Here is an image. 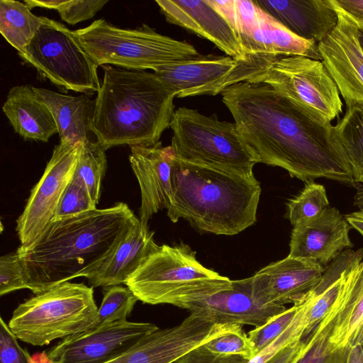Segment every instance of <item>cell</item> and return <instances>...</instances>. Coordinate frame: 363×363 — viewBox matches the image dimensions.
Instances as JSON below:
<instances>
[{
    "mask_svg": "<svg viewBox=\"0 0 363 363\" xmlns=\"http://www.w3.org/2000/svg\"><path fill=\"white\" fill-rule=\"evenodd\" d=\"M153 236L154 232L135 217L112 252L88 276L91 286L105 288L125 284L150 256L160 249Z\"/></svg>",
    "mask_w": 363,
    "mask_h": 363,
    "instance_id": "44dd1931",
    "label": "cell"
},
{
    "mask_svg": "<svg viewBox=\"0 0 363 363\" xmlns=\"http://www.w3.org/2000/svg\"><path fill=\"white\" fill-rule=\"evenodd\" d=\"M270 85L301 110L330 122L339 118V90L320 60L303 56H279L249 81Z\"/></svg>",
    "mask_w": 363,
    "mask_h": 363,
    "instance_id": "30bf717a",
    "label": "cell"
},
{
    "mask_svg": "<svg viewBox=\"0 0 363 363\" xmlns=\"http://www.w3.org/2000/svg\"><path fill=\"white\" fill-rule=\"evenodd\" d=\"M232 284L230 289L189 303L184 309L206 316L218 324L255 328L286 309L284 306H263L257 302L251 294L250 277L232 280Z\"/></svg>",
    "mask_w": 363,
    "mask_h": 363,
    "instance_id": "ffe728a7",
    "label": "cell"
},
{
    "mask_svg": "<svg viewBox=\"0 0 363 363\" xmlns=\"http://www.w3.org/2000/svg\"><path fill=\"white\" fill-rule=\"evenodd\" d=\"M23 289H28V285L17 252L1 256L0 258V295L4 296Z\"/></svg>",
    "mask_w": 363,
    "mask_h": 363,
    "instance_id": "d590c367",
    "label": "cell"
},
{
    "mask_svg": "<svg viewBox=\"0 0 363 363\" xmlns=\"http://www.w3.org/2000/svg\"><path fill=\"white\" fill-rule=\"evenodd\" d=\"M63 0L51 1H38V0H25L24 3L30 9L34 7H40L50 9H57Z\"/></svg>",
    "mask_w": 363,
    "mask_h": 363,
    "instance_id": "7bdbcfd3",
    "label": "cell"
},
{
    "mask_svg": "<svg viewBox=\"0 0 363 363\" xmlns=\"http://www.w3.org/2000/svg\"><path fill=\"white\" fill-rule=\"evenodd\" d=\"M123 202L50 223L28 247L16 250L28 289L35 294L96 271L135 218Z\"/></svg>",
    "mask_w": 363,
    "mask_h": 363,
    "instance_id": "7a4b0ae2",
    "label": "cell"
},
{
    "mask_svg": "<svg viewBox=\"0 0 363 363\" xmlns=\"http://www.w3.org/2000/svg\"><path fill=\"white\" fill-rule=\"evenodd\" d=\"M172 202L167 216L188 221L196 230L234 235L257 221L259 182L174 157Z\"/></svg>",
    "mask_w": 363,
    "mask_h": 363,
    "instance_id": "277c9868",
    "label": "cell"
},
{
    "mask_svg": "<svg viewBox=\"0 0 363 363\" xmlns=\"http://www.w3.org/2000/svg\"><path fill=\"white\" fill-rule=\"evenodd\" d=\"M276 57L250 55L245 60H237L229 56L199 55L162 65L153 73L177 98L215 96L233 84L249 81Z\"/></svg>",
    "mask_w": 363,
    "mask_h": 363,
    "instance_id": "8fae6325",
    "label": "cell"
},
{
    "mask_svg": "<svg viewBox=\"0 0 363 363\" xmlns=\"http://www.w3.org/2000/svg\"><path fill=\"white\" fill-rule=\"evenodd\" d=\"M347 363H363L362 345H356L350 347Z\"/></svg>",
    "mask_w": 363,
    "mask_h": 363,
    "instance_id": "ee69618b",
    "label": "cell"
},
{
    "mask_svg": "<svg viewBox=\"0 0 363 363\" xmlns=\"http://www.w3.org/2000/svg\"><path fill=\"white\" fill-rule=\"evenodd\" d=\"M332 5L337 13V22L318 43L321 62L347 108H363V50L359 41V30L342 11Z\"/></svg>",
    "mask_w": 363,
    "mask_h": 363,
    "instance_id": "9a60e30c",
    "label": "cell"
},
{
    "mask_svg": "<svg viewBox=\"0 0 363 363\" xmlns=\"http://www.w3.org/2000/svg\"><path fill=\"white\" fill-rule=\"evenodd\" d=\"M361 211H362V212H363V210H361Z\"/></svg>",
    "mask_w": 363,
    "mask_h": 363,
    "instance_id": "681fc988",
    "label": "cell"
},
{
    "mask_svg": "<svg viewBox=\"0 0 363 363\" xmlns=\"http://www.w3.org/2000/svg\"><path fill=\"white\" fill-rule=\"evenodd\" d=\"M82 143L60 141L54 147L43 176L33 188L25 208L16 220L21 247H28L51 223L62 196L73 177Z\"/></svg>",
    "mask_w": 363,
    "mask_h": 363,
    "instance_id": "7c38bea8",
    "label": "cell"
},
{
    "mask_svg": "<svg viewBox=\"0 0 363 363\" xmlns=\"http://www.w3.org/2000/svg\"><path fill=\"white\" fill-rule=\"evenodd\" d=\"M220 94L259 163L284 169L306 184L325 178L358 189L331 123L308 114L267 84L241 82Z\"/></svg>",
    "mask_w": 363,
    "mask_h": 363,
    "instance_id": "6da1fadb",
    "label": "cell"
},
{
    "mask_svg": "<svg viewBox=\"0 0 363 363\" xmlns=\"http://www.w3.org/2000/svg\"><path fill=\"white\" fill-rule=\"evenodd\" d=\"M331 3L342 11L363 33V0H330Z\"/></svg>",
    "mask_w": 363,
    "mask_h": 363,
    "instance_id": "ab89813d",
    "label": "cell"
},
{
    "mask_svg": "<svg viewBox=\"0 0 363 363\" xmlns=\"http://www.w3.org/2000/svg\"><path fill=\"white\" fill-rule=\"evenodd\" d=\"M2 111L14 131L26 140L46 143L58 133L49 108L32 86H13L6 96Z\"/></svg>",
    "mask_w": 363,
    "mask_h": 363,
    "instance_id": "603a6c76",
    "label": "cell"
},
{
    "mask_svg": "<svg viewBox=\"0 0 363 363\" xmlns=\"http://www.w3.org/2000/svg\"><path fill=\"white\" fill-rule=\"evenodd\" d=\"M333 128L350 163L354 182L363 184V108H347Z\"/></svg>",
    "mask_w": 363,
    "mask_h": 363,
    "instance_id": "83f0119b",
    "label": "cell"
},
{
    "mask_svg": "<svg viewBox=\"0 0 363 363\" xmlns=\"http://www.w3.org/2000/svg\"><path fill=\"white\" fill-rule=\"evenodd\" d=\"M102 67L93 124L96 141L105 150L160 142L175 111V94L153 72Z\"/></svg>",
    "mask_w": 363,
    "mask_h": 363,
    "instance_id": "3957f363",
    "label": "cell"
},
{
    "mask_svg": "<svg viewBox=\"0 0 363 363\" xmlns=\"http://www.w3.org/2000/svg\"><path fill=\"white\" fill-rule=\"evenodd\" d=\"M354 206L357 207L359 211L363 210V188L357 189L354 196Z\"/></svg>",
    "mask_w": 363,
    "mask_h": 363,
    "instance_id": "f6af8a7d",
    "label": "cell"
},
{
    "mask_svg": "<svg viewBox=\"0 0 363 363\" xmlns=\"http://www.w3.org/2000/svg\"><path fill=\"white\" fill-rule=\"evenodd\" d=\"M352 227L335 207L293 227L289 256L314 261L327 268L342 252L354 246Z\"/></svg>",
    "mask_w": 363,
    "mask_h": 363,
    "instance_id": "e0dca14e",
    "label": "cell"
},
{
    "mask_svg": "<svg viewBox=\"0 0 363 363\" xmlns=\"http://www.w3.org/2000/svg\"><path fill=\"white\" fill-rule=\"evenodd\" d=\"M167 21L202 37L237 60H245L236 33L211 0H157Z\"/></svg>",
    "mask_w": 363,
    "mask_h": 363,
    "instance_id": "d6986e66",
    "label": "cell"
},
{
    "mask_svg": "<svg viewBox=\"0 0 363 363\" xmlns=\"http://www.w3.org/2000/svg\"><path fill=\"white\" fill-rule=\"evenodd\" d=\"M96 208L87 191L72 181L65 190L51 222L63 220Z\"/></svg>",
    "mask_w": 363,
    "mask_h": 363,
    "instance_id": "e575fe53",
    "label": "cell"
},
{
    "mask_svg": "<svg viewBox=\"0 0 363 363\" xmlns=\"http://www.w3.org/2000/svg\"><path fill=\"white\" fill-rule=\"evenodd\" d=\"M294 304L283 312L272 316L264 324L255 328L248 333L256 354L277 338L291 323L300 308Z\"/></svg>",
    "mask_w": 363,
    "mask_h": 363,
    "instance_id": "836d02e7",
    "label": "cell"
},
{
    "mask_svg": "<svg viewBox=\"0 0 363 363\" xmlns=\"http://www.w3.org/2000/svg\"><path fill=\"white\" fill-rule=\"evenodd\" d=\"M330 203L323 185L314 182L304 188L286 203V216L293 227L320 214Z\"/></svg>",
    "mask_w": 363,
    "mask_h": 363,
    "instance_id": "f546056e",
    "label": "cell"
},
{
    "mask_svg": "<svg viewBox=\"0 0 363 363\" xmlns=\"http://www.w3.org/2000/svg\"><path fill=\"white\" fill-rule=\"evenodd\" d=\"M104 296L98 308L96 328L126 320L138 298L128 287L119 285L104 289Z\"/></svg>",
    "mask_w": 363,
    "mask_h": 363,
    "instance_id": "4dcf8cb0",
    "label": "cell"
},
{
    "mask_svg": "<svg viewBox=\"0 0 363 363\" xmlns=\"http://www.w3.org/2000/svg\"><path fill=\"white\" fill-rule=\"evenodd\" d=\"M239 328L237 324H218L206 316L191 313L180 324L157 328L105 363H175L193 349Z\"/></svg>",
    "mask_w": 363,
    "mask_h": 363,
    "instance_id": "4fadbf2b",
    "label": "cell"
},
{
    "mask_svg": "<svg viewBox=\"0 0 363 363\" xmlns=\"http://www.w3.org/2000/svg\"><path fill=\"white\" fill-rule=\"evenodd\" d=\"M97 313L93 287L66 281L21 303L8 325L18 340L42 347L95 328Z\"/></svg>",
    "mask_w": 363,
    "mask_h": 363,
    "instance_id": "8992f818",
    "label": "cell"
},
{
    "mask_svg": "<svg viewBox=\"0 0 363 363\" xmlns=\"http://www.w3.org/2000/svg\"><path fill=\"white\" fill-rule=\"evenodd\" d=\"M344 287L328 313L304 339L302 352L295 363H347L350 347H337L330 337L341 308Z\"/></svg>",
    "mask_w": 363,
    "mask_h": 363,
    "instance_id": "d4e9b609",
    "label": "cell"
},
{
    "mask_svg": "<svg viewBox=\"0 0 363 363\" xmlns=\"http://www.w3.org/2000/svg\"><path fill=\"white\" fill-rule=\"evenodd\" d=\"M35 36L18 55L56 86L76 92H98V65L63 23L43 17Z\"/></svg>",
    "mask_w": 363,
    "mask_h": 363,
    "instance_id": "9c48e42d",
    "label": "cell"
},
{
    "mask_svg": "<svg viewBox=\"0 0 363 363\" xmlns=\"http://www.w3.org/2000/svg\"><path fill=\"white\" fill-rule=\"evenodd\" d=\"M18 338L0 318V363H32L33 357L21 347Z\"/></svg>",
    "mask_w": 363,
    "mask_h": 363,
    "instance_id": "74e56055",
    "label": "cell"
},
{
    "mask_svg": "<svg viewBox=\"0 0 363 363\" xmlns=\"http://www.w3.org/2000/svg\"><path fill=\"white\" fill-rule=\"evenodd\" d=\"M325 269L314 261L288 255L250 277L252 296L263 306L300 303L318 285Z\"/></svg>",
    "mask_w": 363,
    "mask_h": 363,
    "instance_id": "2e32d148",
    "label": "cell"
},
{
    "mask_svg": "<svg viewBox=\"0 0 363 363\" xmlns=\"http://www.w3.org/2000/svg\"><path fill=\"white\" fill-rule=\"evenodd\" d=\"M33 87L49 108L55 121L60 141L77 145L89 140L93 133L95 100L86 94L72 96Z\"/></svg>",
    "mask_w": 363,
    "mask_h": 363,
    "instance_id": "cb8c5ba5",
    "label": "cell"
},
{
    "mask_svg": "<svg viewBox=\"0 0 363 363\" xmlns=\"http://www.w3.org/2000/svg\"><path fill=\"white\" fill-rule=\"evenodd\" d=\"M248 361L240 356L215 354L206 349L203 345L193 349L175 363H247Z\"/></svg>",
    "mask_w": 363,
    "mask_h": 363,
    "instance_id": "f35d334b",
    "label": "cell"
},
{
    "mask_svg": "<svg viewBox=\"0 0 363 363\" xmlns=\"http://www.w3.org/2000/svg\"><path fill=\"white\" fill-rule=\"evenodd\" d=\"M125 284L143 303L182 308L233 286L229 278L203 266L183 242L160 246Z\"/></svg>",
    "mask_w": 363,
    "mask_h": 363,
    "instance_id": "5b68a950",
    "label": "cell"
},
{
    "mask_svg": "<svg viewBox=\"0 0 363 363\" xmlns=\"http://www.w3.org/2000/svg\"><path fill=\"white\" fill-rule=\"evenodd\" d=\"M104 148L96 140L82 143L72 181L83 187L97 205L103 178L107 167Z\"/></svg>",
    "mask_w": 363,
    "mask_h": 363,
    "instance_id": "f1b7e54d",
    "label": "cell"
},
{
    "mask_svg": "<svg viewBox=\"0 0 363 363\" xmlns=\"http://www.w3.org/2000/svg\"><path fill=\"white\" fill-rule=\"evenodd\" d=\"M73 34L98 66L155 71L162 65L200 55L191 44L160 34L146 24L123 28L101 18L73 30Z\"/></svg>",
    "mask_w": 363,
    "mask_h": 363,
    "instance_id": "52a82bcc",
    "label": "cell"
},
{
    "mask_svg": "<svg viewBox=\"0 0 363 363\" xmlns=\"http://www.w3.org/2000/svg\"><path fill=\"white\" fill-rule=\"evenodd\" d=\"M309 305L310 296L308 294L305 300L300 303V308L291 323L247 363H268L284 349L300 340L308 325L307 313Z\"/></svg>",
    "mask_w": 363,
    "mask_h": 363,
    "instance_id": "1f68e13d",
    "label": "cell"
},
{
    "mask_svg": "<svg viewBox=\"0 0 363 363\" xmlns=\"http://www.w3.org/2000/svg\"><path fill=\"white\" fill-rule=\"evenodd\" d=\"M358 37H359V43H360L361 47H362V48L363 50V33L359 31Z\"/></svg>",
    "mask_w": 363,
    "mask_h": 363,
    "instance_id": "7dc6e473",
    "label": "cell"
},
{
    "mask_svg": "<svg viewBox=\"0 0 363 363\" xmlns=\"http://www.w3.org/2000/svg\"><path fill=\"white\" fill-rule=\"evenodd\" d=\"M362 352H363V345H362Z\"/></svg>",
    "mask_w": 363,
    "mask_h": 363,
    "instance_id": "c3c4849f",
    "label": "cell"
},
{
    "mask_svg": "<svg viewBox=\"0 0 363 363\" xmlns=\"http://www.w3.org/2000/svg\"><path fill=\"white\" fill-rule=\"evenodd\" d=\"M304 347V339L294 342L278 353L268 363H295Z\"/></svg>",
    "mask_w": 363,
    "mask_h": 363,
    "instance_id": "60d3db41",
    "label": "cell"
},
{
    "mask_svg": "<svg viewBox=\"0 0 363 363\" xmlns=\"http://www.w3.org/2000/svg\"><path fill=\"white\" fill-rule=\"evenodd\" d=\"M175 156L172 147H164L160 141L150 146L130 147L129 162L141 194L139 219L145 226L155 213L170 206L171 173Z\"/></svg>",
    "mask_w": 363,
    "mask_h": 363,
    "instance_id": "ac0fdd59",
    "label": "cell"
},
{
    "mask_svg": "<svg viewBox=\"0 0 363 363\" xmlns=\"http://www.w3.org/2000/svg\"><path fill=\"white\" fill-rule=\"evenodd\" d=\"M356 345H363V323L359 328L358 332L357 333L351 347Z\"/></svg>",
    "mask_w": 363,
    "mask_h": 363,
    "instance_id": "bcb514c9",
    "label": "cell"
},
{
    "mask_svg": "<svg viewBox=\"0 0 363 363\" xmlns=\"http://www.w3.org/2000/svg\"><path fill=\"white\" fill-rule=\"evenodd\" d=\"M43 22V16L34 15L26 4L0 1V33L18 52L30 43Z\"/></svg>",
    "mask_w": 363,
    "mask_h": 363,
    "instance_id": "4316f807",
    "label": "cell"
},
{
    "mask_svg": "<svg viewBox=\"0 0 363 363\" xmlns=\"http://www.w3.org/2000/svg\"><path fill=\"white\" fill-rule=\"evenodd\" d=\"M255 2L291 33L317 44L337 22V13L330 0H255Z\"/></svg>",
    "mask_w": 363,
    "mask_h": 363,
    "instance_id": "7402d4cb",
    "label": "cell"
},
{
    "mask_svg": "<svg viewBox=\"0 0 363 363\" xmlns=\"http://www.w3.org/2000/svg\"><path fill=\"white\" fill-rule=\"evenodd\" d=\"M259 18L264 55H298L321 61L317 43L296 35L260 8Z\"/></svg>",
    "mask_w": 363,
    "mask_h": 363,
    "instance_id": "484cf974",
    "label": "cell"
},
{
    "mask_svg": "<svg viewBox=\"0 0 363 363\" xmlns=\"http://www.w3.org/2000/svg\"><path fill=\"white\" fill-rule=\"evenodd\" d=\"M169 128L170 145L177 158L229 174L255 177L253 167L259 161L234 123L220 121L216 114L208 116L196 109L179 107Z\"/></svg>",
    "mask_w": 363,
    "mask_h": 363,
    "instance_id": "ba28073f",
    "label": "cell"
},
{
    "mask_svg": "<svg viewBox=\"0 0 363 363\" xmlns=\"http://www.w3.org/2000/svg\"><path fill=\"white\" fill-rule=\"evenodd\" d=\"M108 1L103 0H73L62 1L57 9L61 18L69 25L93 18Z\"/></svg>",
    "mask_w": 363,
    "mask_h": 363,
    "instance_id": "8d00e7d4",
    "label": "cell"
},
{
    "mask_svg": "<svg viewBox=\"0 0 363 363\" xmlns=\"http://www.w3.org/2000/svg\"><path fill=\"white\" fill-rule=\"evenodd\" d=\"M352 228L356 230L363 237V212L355 211L345 215Z\"/></svg>",
    "mask_w": 363,
    "mask_h": 363,
    "instance_id": "b9f144b4",
    "label": "cell"
},
{
    "mask_svg": "<svg viewBox=\"0 0 363 363\" xmlns=\"http://www.w3.org/2000/svg\"><path fill=\"white\" fill-rule=\"evenodd\" d=\"M157 328L150 323L117 321L65 337L47 355L51 363H105Z\"/></svg>",
    "mask_w": 363,
    "mask_h": 363,
    "instance_id": "5bb4252c",
    "label": "cell"
},
{
    "mask_svg": "<svg viewBox=\"0 0 363 363\" xmlns=\"http://www.w3.org/2000/svg\"><path fill=\"white\" fill-rule=\"evenodd\" d=\"M203 346L220 356H240L248 360L256 356L254 346L242 328L215 337Z\"/></svg>",
    "mask_w": 363,
    "mask_h": 363,
    "instance_id": "d6a6232c",
    "label": "cell"
}]
</instances>
